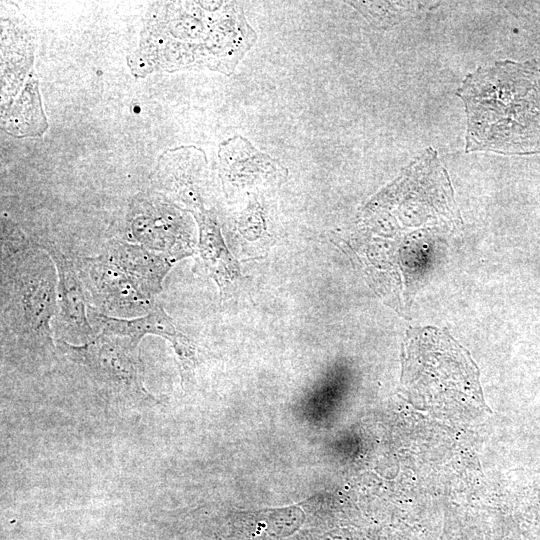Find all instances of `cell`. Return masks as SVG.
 <instances>
[{
    "label": "cell",
    "instance_id": "3",
    "mask_svg": "<svg viewBox=\"0 0 540 540\" xmlns=\"http://www.w3.org/2000/svg\"><path fill=\"white\" fill-rule=\"evenodd\" d=\"M56 266L12 222L1 223V317L14 338L32 352L54 349L51 320L57 312Z\"/></svg>",
    "mask_w": 540,
    "mask_h": 540
},
{
    "label": "cell",
    "instance_id": "10",
    "mask_svg": "<svg viewBox=\"0 0 540 540\" xmlns=\"http://www.w3.org/2000/svg\"><path fill=\"white\" fill-rule=\"evenodd\" d=\"M192 214L199 227V250L205 267L219 286L224 288L238 277V265L223 241L214 215L205 209Z\"/></svg>",
    "mask_w": 540,
    "mask_h": 540
},
{
    "label": "cell",
    "instance_id": "1",
    "mask_svg": "<svg viewBox=\"0 0 540 540\" xmlns=\"http://www.w3.org/2000/svg\"><path fill=\"white\" fill-rule=\"evenodd\" d=\"M256 39L239 3L156 2L128 64L142 77L201 67L230 75Z\"/></svg>",
    "mask_w": 540,
    "mask_h": 540
},
{
    "label": "cell",
    "instance_id": "6",
    "mask_svg": "<svg viewBox=\"0 0 540 540\" xmlns=\"http://www.w3.org/2000/svg\"><path fill=\"white\" fill-rule=\"evenodd\" d=\"M182 220L178 210L155 197L136 199L128 215L133 238L173 262L188 254Z\"/></svg>",
    "mask_w": 540,
    "mask_h": 540
},
{
    "label": "cell",
    "instance_id": "8",
    "mask_svg": "<svg viewBox=\"0 0 540 540\" xmlns=\"http://www.w3.org/2000/svg\"><path fill=\"white\" fill-rule=\"evenodd\" d=\"M89 321L102 332L131 338L136 344L147 334L167 339L180 361L182 382L189 377L196 365L195 347L191 341L179 332L171 317L157 305L142 317L124 319L108 316L98 309L87 307Z\"/></svg>",
    "mask_w": 540,
    "mask_h": 540
},
{
    "label": "cell",
    "instance_id": "11",
    "mask_svg": "<svg viewBox=\"0 0 540 540\" xmlns=\"http://www.w3.org/2000/svg\"><path fill=\"white\" fill-rule=\"evenodd\" d=\"M375 27L388 28L399 23L410 2L347 1Z\"/></svg>",
    "mask_w": 540,
    "mask_h": 540
},
{
    "label": "cell",
    "instance_id": "4",
    "mask_svg": "<svg viewBox=\"0 0 540 540\" xmlns=\"http://www.w3.org/2000/svg\"><path fill=\"white\" fill-rule=\"evenodd\" d=\"M77 269L99 311L118 317H136L155 306L151 297L107 247L94 257L80 258ZM117 317V318H118Z\"/></svg>",
    "mask_w": 540,
    "mask_h": 540
},
{
    "label": "cell",
    "instance_id": "9",
    "mask_svg": "<svg viewBox=\"0 0 540 540\" xmlns=\"http://www.w3.org/2000/svg\"><path fill=\"white\" fill-rule=\"evenodd\" d=\"M219 161L223 181L235 186L256 181L277 182L287 174L278 161L258 151L239 135L220 145Z\"/></svg>",
    "mask_w": 540,
    "mask_h": 540
},
{
    "label": "cell",
    "instance_id": "7",
    "mask_svg": "<svg viewBox=\"0 0 540 540\" xmlns=\"http://www.w3.org/2000/svg\"><path fill=\"white\" fill-rule=\"evenodd\" d=\"M52 258L58 275L56 329L61 340L68 338L84 344L91 342L94 330L86 308L84 285L76 264L55 243L37 244Z\"/></svg>",
    "mask_w": 540,
    "mask_h": 540
},
{
    "label": "cell",
    "instance_id": "5",
    "mask_svg": "<svg viewBox=\"0 0 540 540\" xmlns=\"http://www.w3.org/2000/svg\"><path fill=\"white\" fill-rule=\"evenodd\" d=\"M58 343L72 361L86 367L100 382L144 393L138 344L131 338L101 331L86 344L71 345L61 339Z\"/></svg>",
    "mask_w": 540,
    "mask_h": 540
},
{
    "label": "cell",
    "instance_id": "2",
    "mask_svg": "<svg viewBox=\"0 0 540 540\" xmlns=\"http://www.w3.org/2000/svg\"><path fill=\"white\" fill-rule=\"evenodd\" d=\"M467 129L465 152L531 155L540 147V68L497 61L468 73L457 89Z\"/></svg>",
    "mask_w": 540,
    "mask_h": 540
}]
</instances>
